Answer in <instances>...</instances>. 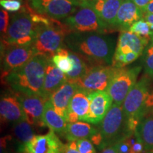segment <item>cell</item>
Listing matches in <instances>:
<instances>
[{
    "instance_id": "21",
    "label": "cell",
    "mask_w": 153,
    "mask_h": 153,
    "mask_svg": "<svg viewBox=\"0 0 153 153\" xmlns=\"http://www.w3.org/2000/svg\"><path fill=\"white\" fill-rule=\"evenodd\" d=\"M148 43V41L132 33L130 30H123L120 31L115 51L124 54L134 52L140 56Z\"/></svg>"
},
{
    "instance_id": "16",
    "label": "cell",
    "mask_w": 153,
    "mask_h": 153,
    "mask_svg": "<svg viewBox=\"0 0 153 153\" xmlns=\"http://www.w3.org/2000/svg\"><path fill=\"white\" fill-rule=\"evenodd\" d=\"M90 93L78 88L70 101L67 114L68 123L85 121L90 107Z\"/></svg>"
},
{
    "instance_id": "4",
    "label": "cell",
    "mask_w": 153,
    "mask_h": 153,
    "mask_svg": "<svg viewBox=\"0 0 153 153\" xmlns=\"http://www.w3.org/2000/svg\"><path fill=\"white\" fill-rule=\"evenodd\" d=\"M97 126L98 132L91 140L99 150L116 144L123 138L128 131L122 105L113 104L105 117Z\"/></svg>"
},
{
    "instance_id": "34",
    "label": "cell",
    "mask_w": 153,
    "mask_h": 153,
    "mask_svg": "<svg viewBox=\"0 0 153 153\" xmlns=\"http://www.w3.org/2000/svg\"><path fill=\"white\" fill-rule=\"evenodd\" d=\"M64 153H80L77 148L76 141H68L65 144Z\"/></svg>"
},
{
    "instance_id": "37",
    "label": "cell",
    "mask_w": 153,
    "mask_h": 153,
    "mask_svg": "<svg viewBox=\"0 0 153 153\" xmlns=\"http://www.w3.org/2000/svg\"><path fill=\"white\" fill-rule=\"evenodd\" d=\"M134 3L136 4L137 7H139L140 8L143 9L150 2L151 0H133Z\"/></svg>"
},
{
    "instance_id": "29",
    "label": "cell",
    "mask_w": 153,
    "mask_h": 153,
    "mask_svg": "<svg viewBox=\"0 0 153 153\" xmlns=\"http://www.w3.org/2000/svg\"><path fill=\"white\" fill-rule=\"evenodd\" d=\"M126 137L130 144V153H148L137 130L128 132Z\"/></svg>"
},
{
    "instance_id": "8",
    "label": "cell",
    "mask_w": 153,
    "mask_h": 153,
    "mask_svg": "<svg viewBox=\"0 0 153 153\" xmlns=\"http://www.w3.org/2000/svg\"><path fill=\"white\" fill-rule=\"evenodd\" d=\"M62 22H64L72 32L109 33L94 11L88 6L82 4H79L74 13Z\"/></svg>"
},
{
    "instance_id": "5",
    "label": "cell",
    "mask_w": 153,
    "mask_h": 153,
    "mask_svg": "<svg viewBox=\"0 0 153 153\" xmlns=\"http://www.w3.org/2000/svg\"><path fill=\"white\" fill-rule=\"evenodd\" d=\"M72 32L64 22L53 19L50 25L38 26L33 43L37 54H41L52 59L65 44V37Z\"/></svg>"
},
{
    "instance_id": "9",
    "label": "cell",
    "mask_w": 153,
    "mask_h": 153,
    "mask_svg": "<svg viewBox=\"0 0 153 153\" xmlns=\"http://www.w3.org/2000/svg\"><path fill=\"white\" fill-rule=\"evenodd\" d=\"M36 54L33 44L1 46V79H4L14 70L26 64Z\"/></svg>"
},
{
    "instance_id": "19",
    "label": "cell",
    "mask_w": 153,
    "mask_h": 153,
    "mask_svg": "<svg viewBox=\"0 0 153 153\" xmlns=\"http://www.w3.org/2000/svg\"><path fill=\"white\" fill-rule=\"evenodd\" d=\"M78 88L79 87L75 83L67 82L50 97L49 100L51 101L55 111L65 119L70 101L77 91Z\"/></svg>"
},
{
    "instance_id": "3",
    "label": "cell",
    "mask_w": 153,
    "mask_h": 153,
    "mask_svg": "<svg viewBox=\"0 0 153 153\" xmlns=\"http://www.w3.org/2000/svg\"><path fill=\"white\" fill-rule=\"evenodd\" d=\"M122 106L128 132L136 131L143 118L153 108V93L146 77L137 82L126 97Z\"/></svg>"
},
{
    "instance_id": "23",
    "label": "cell",
    "mask_w": 153,
    "mask_h": 153,
    "mask_svg": "<svg viewBox=\"0 0 153 153\" xmlns=\"http://www.w3.org/2000/svg\"><path fill=\"white\" fill-rule=\"evenodd\" d=\"M97 132V126L86 121H77L68 123L64 136L68 141H76L81 139L91 140Z\"/></svg>"
},
{
    "instance_id": "17",
    "label": "cell",
    "mask_w": 153,
    "mask_h": 153,
    "mask_svg": "<svg viewBox=\"0 0 153 153\" xmlns=\"http://www.w3.org/2000/svg\"><path fill=\"white\" fill-rule=\"evenodd\" d=\"M0 116L1 121L13 123L25 119L22 104L14 91L1 95L0 100Z\"/></svg>"
},
{
    "instance_id": "36",
    "label": "cell",
    "mask_w": 153,
    "mask_h": 153,
    "mask_svg": "<svg viewBox=\"0 0 153 153\" xmlns=\"http://www.w3.org/2000/svg\"><path fill=\"white\" fill-rule=\"evenodd\" d=\"M142 11L143 14H153V0H151L144 8H143Z\"/></svg>"
},
{
    "instance_id": "14",
    "label": "cell",
    "mask_w": 153,
    "mask_h": 153,
    "mask_svg": "<svg viewBox=\"0 0 153 153\" xmlns=\"http://www.w3.org/2000/svg\"><path fill=\"white\" fill-rule=\"evenodd\" d=\"M14 94L22 104L25 119L34 126H45L42 117L47 99L41 96L26 94L19 92H14Z\"/></svg>"
},
{
    "instance_id": "39",
    "label": "cell",
    "mask_w": 153,
    "mask_h": 153,
    "mask_svg": "<svg viewBox=\"0 0 153 153\" xmlns=\"http://www.w3.org/2000/svg\"><path fill=\"white\" fill-rule=\"evenodd\" d=\"M71 1H73V2L76 3V4H79V5L80 2H81V1H82V0H71Z\"/></svg>"
},
{
    "instance_id": "1",
    "label": "cell",
    "mask_w": 153,
    "mask_h": 153,
    "mask_svg": "<svg viewBox=\"0 0 153 153\" xmlns=\"http://www.w3.org/2000/svg\"><path fill=\"white\" fill-rule=\"evenodd\" d=\"M65 45L92 65H111L114 42L105 33L71 32L65 37Z\"/></svg>"
},
{
    "instance_id": "6",
    "label": "cell",
    "mask_w": 153,
    "mask_h": 153,
    "mask_svg": "<svg viewBox=\"0 0 153 153\" xmlns=\"http://www.w3.org/2000/svg\"><path fill=\"white\" fill-rule=\"evenodd\" d=\"M38 27L29 11L23 5L20 11L11 16L7 33L1 38V46L33 44Z\"/></svg>"
},
{
    "instance_id": "10",
    "label": "cell",
    "mask_w": 153,
    "mask_h": 153,
    "mask_svg": "<svg viewBox=\"0 0 153 153\" xmlns=\"http://www.w3.org/2000/svg\"><path fill=\"white\" fill-rule=\"evenodd\" d=\"M25 2L38 14L59 21L72 15L79 6L71 0H25Z\"/></svg>"
},
{
    "instance_id": "33",
    "label": "cell",
    "mask_w": 153,
    "mask_h": 153,
    "mask_svg": "<svg viewBox=\"0 0 153 153\" xmlns=\"http://www.w3.org/2000/svg\"><path fill=\"white\" fill-rule=\"evenodd\" d=\"M9 13L7 11L4 9H1L0 11V30H1V38H2L6 36L8 30L10 22H9Z\"/></svg>"
},
{
    "instance_id": "15",
    "label": "cell",
    "mask_w": 153,
    "mask_h": 153,
    "mask_svg": "<svg viewBox=\"0 0 153 153\" xmlns=\"http://www.w3.org/2000/svg\"><path fill=\"white\" fill-rule=\"evenodd\" d=\"M90 107L85 121L98 125L112 106L113 100L106 91H98L90 93Z\"/></svg>"
},
{
    "instance_id": "41",
    "label": "cell",
    "mask_w": 153,
    "mask_h": 153,
    "mask_svg": "<svg viewBox=\"0 0 153 153\" xmlns=\"http://www.w3.org/2000/svg\"><path fill=\"white\" fill-rule=\"evenodd\" d=\"M148 153H153V152H148Z\"/></svg>"
},
{
    "instance_id": "28",
    "label": "cell",
    "mask_w": 153,
    "mask_h": 153,
    "mask_svg": "<svg viewBox=\"0 0 153 153\" xmlns=\"http://www.w3.org/2000/svg\"><path fill=\"white\" fill-rule=\"evenodd\" d=\"M128 30L150 41L153 36V26L142 19L131 25Z\"/></svg>"
},
{
    "instance_id": "2",
    "label": "cell",
    "mask_w": 153,
    "mask_h": 153,
    "mask_svg": "<svg viewBox=\"0 0 153 153\" xmlns=\"http://www.w3.org/2000/svg\"><path fill=\"white\" fill-rule=\"evenodd\" d=\"M51 60L45 55L36 54L24 65L10 72L4 82L14 92L43 97L45 69Z\"/></svg>"
},
{
    "instance_id": "25",
    "label": "cell",
    "mask_w": 153,
    "mask_h": 153,
    "mask_svg": "<svg viewBox=\"0 0 153 153\" xmlns=\"http://www.w3.org/2000/svg\"><path fill=\"white\" fill-rule=\"evenodd\" d=\"M12 133L14 138L19 143V146L29 142L36 135L34 126L28 123L26 119L19 120L14 123Z\"/></svg>"
},
{
    "instance_id": "31",
    "label": "cell",
    "mask_w": 153,
    "mask_h": 153,
    "mask_svg": "<svg viewBox=\"0 0 153 153\" xmlns=\"http://www.w3.org/2000/svg\"><path fill=\"white\" fill-rule=\"evenodd\" d=\"M3 9L11 12H18L22 9V0H0Z\"/></svg>"
},
{
    "instance_id": "30",
    "label": "cell",
    "mask_w": 153,
    "mask_h": 153,
    "mask_svg": "<svg viewBox=\"0 0 153 153\" xmlns=\"http://www.w3.org/2000/svg\"><path fill=\"white\" fill-rule=\"evenodd\" d=\"M143 65L147 75L153 78V44L145 51L143 57Z\"/></svg>"
},
{
    "instance_id": "12",
    "label": "cell",
    "mask_w": 153,
    "mask_h": 153,
    "mask_svg": "<svg viewBox=\"0 0 153 153\" xmlns=\"http://www.w3.org/2000/svg\"><path fill=\"white\" fill-rule=\"evenodd\" d=\"M65 149V145L51 131L36 135L29 142L19 147V153H64Z\"/></svg>"
},
{
    "instance_id": "24",
    "label": "cell",
    "mask_w": 153,
    "mask_h": 153,
    "mask_svg": "<svg viewBox=\"0 0 153 153\" xmlns=\"http://www.w3.org/2000/svg\"><path fill=\"white\" fill-rule=\"evenodd\" d=\"M70 57L73 62V69L66 74L68 82L72 83H76L79 79L87 73L89 69L93 66L90 63L88 62L81 55L69 51Z\"/></svg>"
},
{
    "instance_id": "18",
    "label": "cell",
    "mask_w": 153,
    "mask_h": 153,
    "mask_svg": "<svg viewBox=\"0 0 153 153\" xmlns=\"http://www.w3.org/2000/svg\"><path fill=\"white\" fill-rule=\"evenodd\" d=\"M142 9L134 3L133 0H123L118 9L115 30H128L131 25L143 19Z\"/></svg>"
},
{
    "instance_id": "20",
    "label": "cell",
    "mask_w": 153,
    "mask_h": 153,
    "mask_svg": "<svg viewBox=\"0 0 153 153\" xmlns=\"http://www.w3.org/2000/svg\"><path fill=\"white\" fill-rule=\"evenodd\" d=\"M68 82L66 74L62 72L52 62V59L48 63L45 69V79L43 88V97L48 100L51 96L61 86Z\"/></svg>"
},
{
    "instance_id": "11",
    "label": "cell",
    "mask_w": 153,
    "mask_h": 153,
    "mask_svg": "<svg viewBox=\"0 0 153 153\" xmlns=\"http://www.w3.org/2000/svg\"><path fill=\"white\" fill-rule=\"evenodd\" d=\"M115 70L116 68L111 65H93L75 84L89 93L106 91Z\"/></svg>"
},
{
    "instance_id": "40",
    "label": "cell",
    "mask_w": 153,
    "mask_h": 153,
    "mask_svg": "<svg viewBox=\"0 0 153 153\" xmlns=\"http://www.w3.org/2000/svg\"><path fill=\"white\" fill-rule=\"evenodd\" d=\"M151 41H152V44H153V36L152 37V39H151Z\"/></svg>"
},
{
    "instance_id": "38",
    "label": "cell",
    "mask_w": 153,
    "mask_h": 153,
    "mask_svg": "<svg viewBox=\"0 0 153 153\" xmlns=\"http://www.w3.org/2000/svg\"><path fill=\"white\" fill-rule=\"evenodd\" d=\"M143 19L153 26V14H143Z\"/></svg>"
},
{
    "instance_id": "42",
    "label": "cell",
    "mask_w": 153,
    "mask_h": 153,
    "mask_svg": "<svg viewBox=\"0 0 153 153\" xmlns=\"http://www.w3.org/2000/svg\"><path fill=\"white\" fill-rule=\"evenodd\" d=\"M82 1H84V0H82ZM82 1H81V2H82ZM81 2H80V3H81Z\"/></svg>"
},
{
    "instance_id": "13",
    "label": "cell",
    "mask_w": 153,
    "mask_h": 153,
    "mask_svg": "<svg viewBox=\"0 0 153 153\" xmlns=\"http://www.w3.org/2000/svg\"><path fill=\"white\" fill-rule=\"evenodd\" d=\"M122 1L123 0H84L79 4L92 9L108 31L111 32L115 30L116 16Z\"/></svg>"
},
{
    "instance_id": "22",
    "label": "cell",
    "mask_w": 153,
    "mask_h": 153,
    "mask_svg": "<svg viewBox=\"0 0 153 153\" xmlns=\"http://www.w3.org/2000/svg\"><path fill=\"white\" fill-rule=\"evenodd\" d=\"M42 120L44 125L47 126L50 131L64 136L68 123V121L55 111L49 99L45 104Z\"/></svg>"
},
{
    "instance_id": "32",
    "label": "cell",
    "mask_w": 153,
    "mask_h": 153,
    "mask_svg": "<svg viewBox=\"0 0 153 153\" xmlns=\"http://www.w3.org/2000/svg\"><path fill=\"white\" fill-rule=\"evenodd\" d=\"M77 148L80 153H97L94 144L89 139H81L76 140Z\"/></svg>"
},
{
    "instance_id": "7",
    "label": "cell",
    "mask_w": 153,
    "mask_h": 153,
    "mask_svg": "<svg viewBox=\"0 0 153 153\" xmlns=\"http://www.w3.org/2000/svg\"><path fill=\"white\" fill-rule=\"evenodd\" d=\"M141 67L116 68L106 91L114 104L122 105L130 91L137 83Z\"/></svg>"
},
{
    "instance_id": "27",
    "label": "cell",
    "mask_w": 153,
    "mask_h": 153,
    "mask_svg": "<svg viewBox=\"0 0 153 153\" xmlns=\"http://www.w3.org/2000/svg\"><path fill=\"white\" fill-rule=\"evenodd\" d=\"M52 62L65 74H68L73 69V62L70 57L69 51L63 48L52 57Z\"/></svg>"
},
{
    "instance_id": "35",
    "label": "cell",
    "mask_w": 153,
    "mask_h": 153,
    "mask_svg": "<svg viewBox=\"0 0 153 153\" xmlns=\"http://www.w3.org/2000/svg\"><path fill=\"white\" fill-rule=\"evenodd\" d=\"M100 153H119V152H118L117 145L116 143V144L107 147L104 150H102Z\"/></svg>"
},
{
    "instance_id": "26",
    "label": "cell",
    "mask_w": 153,
    "mask_h": 153,
    "mask_svg": "<svg viewBox=\"0 0 153 153\" xmlns=\"http://www.w3.org/2000/svg\"><path fill=\"white\" fill-rule=\"evenodd\" d=\"M137 131L148 152H153V115L145 116Z\"/></svg>"
}]
</instances>
